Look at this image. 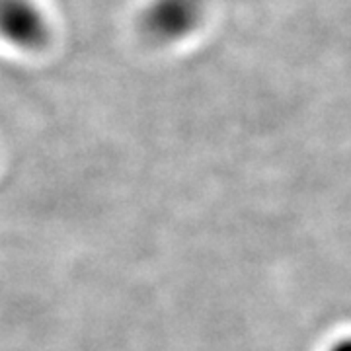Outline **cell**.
Masks as SVG:
<instances>
[{"instance_id": "6da1fadb", "label": "cell", "mask_w": 351, "mask_h": 351, "mask_svg": "<svg viewBox=\"0 0 351 351\" xmlns=\"http://www.w3.org/2000/svg\"><path fill=\"white\" fill-rule=\"evenodd\" d=\"M47 14L36 0H0V39L20 51H38L49 41Z\"/></svg>"}, {"instance_id": "7a4b0ae2", "label": "cell", "mask_w": 351, "mask_h": 351, "mask_svg": "<svg viewBox=\"0 0 351 351\" xmlns=\"http://www.w3.org/2000/svg\"><path fill=\"white\" fill-rule=\"evenodd\" d=\"M199 16V0H154L145 14V29L158 41H176L197 25Z\"/></svg>"}, {"instance_id": "3957f363", "label": "cell", "mask_w": 351, "mask_h": 351, "mask_svg": "<svg viewBox=\"0 0 351 351\" xmlns=\"http://www.w3.org/2000/svg\"><path fill=\"white\" fill-rule=\"evenodd\" d=\"M328 351H351V336H343V338L336 339Z\"/></svg>"}]
</instances>
